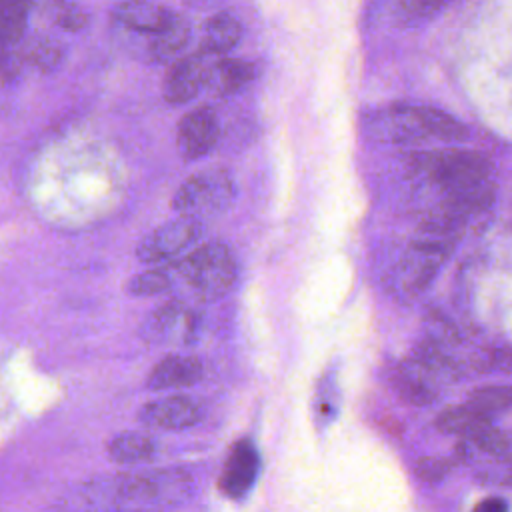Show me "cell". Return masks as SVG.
<instances>
[{
  "label": "cell",
  "instance_id": "14",
  "mask_svg": "<svg viewBox=\"0 0 512 512\" xmlns=\"http://www.w3.org/2000/svg\"><path fill=\"white\" fill-rule=\"evenodd\" d=\"M492 424V416L472 408L470 404L464 406H452L438 414L436 426L446 434H458L466 442L472 440L482 428Z\"/></svg>",
  "mask_w": 512,
  "mask_h": 512
},
{
  "label": "cell",
  "instance_id": "22",
  "mask_svg": "<svg viewBox=\"0 0 512 512\" xmlns=\"http://www.w3.org/2000/svg\"><path fill=\"white\" fill-rule=\"evenodd\" d=\"M452 2L454 0H398L396 12L406 22H418V20H426V18L438 14Z\"/></svg>",
  "mask_w": 512,
  "mask_h": 512
},
{
  "label": "cell",
  "instance_id": "17",
  "mask_svg": "<svg viewBox=\"0 0 512 512\" xmlns=\"http://www.w3.org/2000/svg\"><path fill=\"white\" fill-rule=\"evenodd\" d=\"M152 36H154V40L150 44L152 56L156 60H172L188 44V40H190V26L180 16H174V20L166 28H162L160 32H156Z\"/></svg>",
  "mask_w": 512,
  "mask_h": 512
},
{
  "label": "cell",
  "instance_id": "10",
  "mask_svg": "<svg viewBox=\"0 0 512 512\" xmlns=\"http://www.w3.org/2000/svg\"><path fill=\"white\" fill-rule=\"evenodd\" d=\"M202 362L196 356L174 354L160 360L148 374V390H170L186 388L196 384L202 378Z\"/></svg>",
  "mask_w": 512,
  "mask_h": 512
},
{
  "label": "cell",
  "instance_id": "24",
  "mask_svg": "<svg viewBox=\"0 0 512 512\" xmlns=\"http://www.w3.org/2000/svg\"><path fill=\"white\" fill-rule=\"evenodd\" d=\"M452 460L448 458H436V456H430V458H420L414 466L416 470V476L424 482H438L442 480L450 470H452Z\"/></svg>",
  "mask_w": 512,
  "mask_h": 512
},
{
  "label": "cell",
  "instance_id": "13",
  "mask_svg": "<svg viewBox=\"0 0 512 512\" xmlns=\"http://www.w3.org/2000/svg\"><path fill=\"white\" fill-rule=\"evenodd\" d=\"M240 38H242L240 22L228 12H218L210 16L204 24L200 50L202 54L222 56V54H228L232 48H236Z\"/></svg>",
  "mask_w": 512,
  "mask_h": 512
},
{
  "label": "cell",
  "instance_id": "1",
  "mask_svg": "<svg viewBox=\"0 0 512 512\" xmlns=\"http://www.w3.org/2000/svg\"><path fill=\"white\" fill-rule=\"evenodd\" d=\"M174 270L192 292L206 302L226 296L238 280L236 256L222 242L200 244L180 258Z\"/></svg>",
  "mask_w": 512,
  "mask_h": 512
},
{
  "label": "cell",
  "instance_id": "11",
  "mask_svg": "<svg viewBox=\"0 0 512 512\" xmlns=\"http://www.w3.org/2000/svg\"><path fill=\"white\" fill-rule=\"evenodd\" d=\"M174 16V12L154 4L152 0H126L114 12V18L122 26L142 34L160 32L174 20Z\"/></svg>",
  "mask_w": 512,
  "mask_h": 512
},
{
  "label": "cell",
  "instance_id": "8",
  "mask_svg": "<svg viewBox=\"0 0 512 512\" xmlns=\"http://www.w3.org/2000/svg\"><path fill=\"white\" fill-rule=\"evenodd\" d=\"M260 470V456L250 440H240L232 446L218 486L228 498H242L254 484Z\"/></svg>",
  "mask_w": 512,
  "mask_h": 512
},
{
  "label": "cell",
  "instance_id": "12",
  "mask_svg": "<svg viewBox=\"0 0 512 512\" xmlns=\"http://www.w3.org/2000/svg\"><path fill=\"white\" fill-rule=\"evenodd\" d=\"M254 76V66L240 58H222L206 68L204 86L216 96H230L244 88Z\"/></svg>",
  "mask_w": 512,
  "mask_h": 512
},
{
  "label": "cell",
  "instance_id": "19",
  "mask_svg": "<svg viewBox=\"0 0 512 512\" xmlns=\"http://www.w3.org/2000/svg\"><path fill=\"white\" fill-rule=\"evenodd\" d=\"M468 404L488 416L512 408V386H484L468 396Z\"/></svg>",
  "mask_w": 512,
  "mask_h": 512
},
{
  "label": "cell",
  "instance_id": "20",
  "mask_svg": "<svg viewBox=\"0 0 512 512\" xmlns=\"http://www.w3.org/2000/svg\"><path fill=\"white\" fill-rule=\"evenodd\" d=\"M26 0H0V40H18L26 28Z\"/></svg>",
  "mask_w": 512,
  "mask_h": 512
},
{
  "label": "cell",
  "instance_id": "9",
  "mask_svg": "<svg viewBox=\"0 0 512 512\" xmlns=\"http://www.w3.org/2000/svg\"><path fill=\"white\" fill-rule=\"evenodd\" d=\"M206 64L202 60V56H182L176 58L162 82V94L164 100L170 104H186L192 98H196V94L202 90L204 86V78H206Z\"/></svg>",
  "mask_w": 512,
  "mask_h": 512
},
{
  "label": "cell",
  "instance_id": "16",
  "mask_svg": "<svg viewBox=\"0 0 512 512\" xmlns=\"http://www.w3.org/2000/svg\"><path fill=\"white\" fill-rule=\"evenodd\" d=\"M416 108H418L420 120L424 124L426 136H434L444 142H460V140L468 138L466 126L460 120H456L454 116H450L438 108H432V106H416Z\"/></svg>",
  "mask_w": 512,
  "mask_h": 512
},
{
  "label": "cell",
  "instance_id": "15",
  "mask_svg": "<svg viewBox=\"0 0 512 512\" xmlns=\"http://www.w3.org/2000/svg\"><path fill=\"white\" fill-rule=\"evenodd\" d=\"M154 454V440L144 432H122L108 444V456L120 464L144 462Z\"/></svg>",
  "mask_w": 512,
  "mask_h": 512
},
{
  "label": "cell",
  "instance_id": "25",
  "mask_svg": "<svg viewBox=\"0 0 512 512\" xmlns=\"http://www.w3.org/2000/svg\"><path fill=\"white\" fill-rule=\"evenodd\" d=\"M492 364L496 370L512 372V350H498L492 354Z\"/></svg>",
  "mask_w": 512,
  "mask_h": 512
},
{
  "label": "cell",
  "instance_id": "2",
  "mask_svg": "<svg viewBox=\"0 0 512 512\" xmlns=\"http://www.w3.org/2000/svg\"><path fill=\"white\" fill-rule=\"evenodd\" d=\"M236 198V182L224 168H206L184 180L172 198L178 216L194 220L212 218L228 210Z\"/></svg>",
  "mask_w": 512,
  "mask_h": 512
},
{
  "label": "cell",
  "instance_id": "21",
  "mask_svg": "<svg viewBox=\"0 0 512 512\" xmlns=\"http://www.w3.org/2000/svg\"><path fill=\"white\" fill-rule=\"evenodd\" d=\"M172 284V278L166 270H146L140 274H134L128 284L126 290L132 296H156L160 292H166Z\"/></svg>",
  "mask_w": 512,
  "mask_h": 512
},
{
  "label": "cell",
  "instance_id": "5",
  "mask_svg": "<svg viewBox=\"0 0 512 512\" xmlns=\"http://www.w3.org/2000/svg\"><path fill=\"white\" fill-rule=\"evenodd\" d=\"M202 234L200 220L178 216L176 220H170L150 234H146L136 248V256L140 262L156 264L168 258L178 256L182 250H186L190 244H194Z\"/></svg>",
  "mask_w": 512,
  "mask_h": 512
},
{
  "label": "cell",
  "instance_id": "26",
  "mask_svg": "<svg viewBox=\"0 0 512 512\" xmlns=\"http://www.w3.org/2000/svg\"><path fill=\"white\" fill-rule=\"evenodd\" d=\"M476 510H486V512H504L506 510V502L500 500V498H490V500H484L476 506Z\"/></svg>",
  "mask_w": 512,
  "mask_h": 512
},
{
  "label": "cell",
  "instance_id": "18",
  "mask_svg": "<svg viewBox=\"0 0 512 512\" xmlns=\"http://www.w3.org/2000/svg\"><path fill=\"white\" fill-rule=\"evenodd\" d=\"M178 326H190V314L180 302H166L148 320V334L168 336Z\"/></svg>",
  "mask_w": 512,
  "mask_h": 512
},
{
  "label": "cell",
  "instance_id": "23",
  "mask_svg": "<svg viewBox=\"0 0 512 512\" xmlns=\"http://www.w3.org/2000/svg\"><path fill=\"white\" fill-rule=\"evenodd\" d=\"M470 444H474L478 450L488 452L492 456H502L506 454V450L510 448V438L496 428L494 424H488L486 428H482L472 440H468Z\"/></svg>",
  "mask_w": 512,
  "mask_h": 512
},
{
  "label": "cell",
  "instance_id": "6",
  "mask_svg": "<svg viewBox=\"0 0 512 512\" xmlns=\"http://www.w3.org/2000/svg\"><path fill=\"white\" fill-rule=\"evenodd\" d=\"M220 138L218 116L208 106H198L184 114L176 130V146L184 160H198L214 150Z\"/></svg>",
  "mask_w": 512,
  "mask_h": 512
},
{
  "label": "cell",
  "instance_id": "7",
  "mask_svg": "<svg viewBox=\"0 0 512 512\" xmlns=\"http://www.w3.org/2000/svg\"><path fill=\"white\" fill-rule=\"evenodd\" d=\"M138 418L148 428L184 430L200 422L202 410L188 396H168V398L144 404L140 408Z\"/></svg>",
  "mask_w": 512,
  "mask_h": 512
},
{
  "label": "cell",
  "instance_id": "4",
  "mask_svg": "<svg viewBox=\"0 0 512 512\" xmlns=\"http://www.w3.org/2000/svg\"><path fill=\"white\" fill-rule=\"evenodd\" d=\"M414 160L442 190L492 176V162L474 150L444 148L418 154Z\"/></svg>",
  "mask_w": 512,
  "mask_h": 512
},
{
  "label": "cell",
  "instance_id": "3",
  "mask_svg": "<svg viewBox=\"0 0 512 512\" xmlns=\"http://www.w3.org/2000/svg\"><path fill=\"white\" fill-rule=\"evenodd\" d=\"M190 492V476L180 470L150 474H120L104 486V496L116 506L176 504Z\"/></svg>",
  "mask_w": 512,
  "mask_h": 512
}]
</instances>
